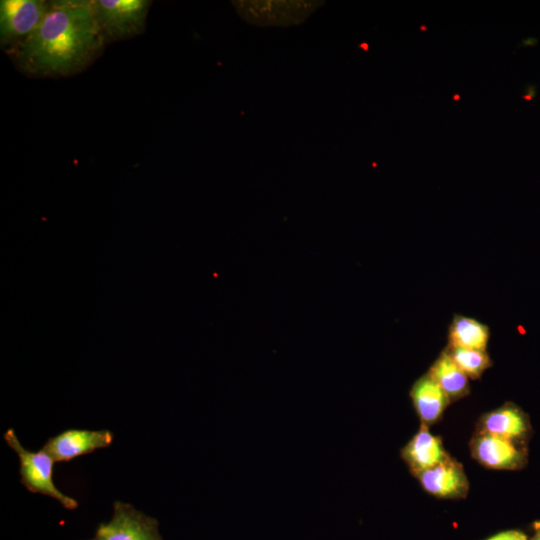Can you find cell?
I'll return each mask as SVG.
<instances>
[{
    "mask_svg": "<svg viewBox=\"0 0 540 540\" xmlns=\"http://www.w3.org/2000/svg\"><path fill=\"white\" fill-rule=\"evenodd\" d=\"M459 98H460V96H459L458 94L453 95V99H454L455 101L459 100Z\"/></svg>",
    "mask_w": 540,
    "mask_h": 540,
    "instance_id": "19",
    "label": "cell"
},
{
    "mask_svg": "<svg viewBox=\"0 0 540 540\" xmlns=\"http://www.w3.org/2000/svg\"><path fill=\"white\" fill-rule=\"evenodd\" d=\"M489 337L486 324L463 315H454L448 328L449 346L486 351Z\"/></svg>",
    "mask_w": 540,
    "mask_h": 540,
    "instance_id": "12",
    "label": "cell"
},
{
    "mask_svg": "<svg viewBox=\"0 0 540 540\" xmlns=\"http://www.w3.org/2000/svg\"><path fill=\"white\" fill-rule=\"evenodd\" d=\"M483 432L508 440L517 439L526 432V421L513 406H505L488 414L482 422Z\"/></svg>",
    "mask_w": 540,
    "mask_h": 540,
    "instance_id": "14",
    "label": "cell"
},
{
    "mask_svg": "<svg viewBox=\"0 0 540 540\" xmlns=\"http://www.w3.org/2000/svg\"><path fill=\"white\" fill-rule=\"evenodd\" d=\"M445 351L470 378L477 379L491 365L486 351L467 349L457 346H447Z\"/></svg>",
    "mask_w": 540,
    "mask_h": 540,
    "instance_id": "15",
    "label": "cell"
},
{
    "mask_svg": "<svg viewBox=\"0 0 540 540\" xmlns=\"http://www.w3.org/2000/svg\"><path fill=\"white\" fill-rule=\"evenodd\" d=\"M449 396L459 398L468 392V376L444 350L427 373Z\"/></svg>",
    "mask_w": 540,
    "mask_h": 540,
    "instance_id": "13",
    "label": "cell"
},
{
    "mask_svg": "<svg viewBox=\"0 0 540 540\" xmlns=\"http://www.w3.org/2000/svg\"><path fill=\"white\" fill-rule=\"evenodd\" d=\"M415 409L424 423H434L449 403V396L428 375L418 379L410 392Z\"/></svg>",
    "mask_w": 540,
    "mask_h": 540,
    "instance_id": "11",
    "label": "cell"
},
{
    "mask_svg": "<svg viewBox=\"0 0 540 540\" xmlns=\"http://www.w3.org/2000/svg\"><path fill=\"white\" fill-rule=\"evenodd\" d=\"M402 456L416 474L449 460L440 439L432 435L425 425L403 449Z\"/></svg>",
    "mask_w": 540,
    "mask_h": 540,
    "instance_id": "8",
    "label": "cell"
},
{
    "mask_svg": "<svg viewBox=\"0 0 540 540\" xmlns=\"http://www.w3.org/2000/svg\"><path fill=\"white\" fill-rule=\"evenodd\" d=\"M536 96V85L529 84L525 86V94L521 96L522 99L531 100Z\"/></svg>",
    "mask_w": 540,
    "mask_h": 540,
    "instance_id": "17",
    "label": "cell"
},
{
    "mask_svg": "<svg viewBox=\"0 0 540 540\" xmlns=\"http://www.w3.org/2000/svg\"><path fill=\"white\" fill-rule=\"evenodd\" d=\"M487 540H527V537L523 532L508 530L498 533Z\"/></svg>",
    "mask_w": 540,
    "mask_h": 540,
    "instance_id": "16",
    "label": "cell"
},
{
    "mask_svg": "<svg viewBox=\"0 0 540 540\" xmlns=\"http://www.w3.org/2000/svg\"><path fill=\"white\" fill-rule=\"evenodd\" d=\"M7 445L19 458L20 482L32 493H39L59 501L68 510L78 507V501L61 492L53 480L54 459L43 448L39 451L25 449L13 428L4 433Z\"/></svg>",
    "mask_w": 540,
    "mask_h": 540,
    "instance_id": "2",
    "label": "cell"
},
{
    "mask_svg": "<svg viewBox=\"0 0 540 540\" xmlns=\"http://www.w3.org/2000/svg\"><path fill=\"white\" fill-rule=\"evenodd\" d=\"M114 440L111 431L66 429L49 438L42 447L55 462H68L77 457L109 447Z\"/></svg>",
    "mask_w": 540,
    "mask_h": 540,
    "instance_id": "7",
    "label": "cell"
},
{
    "mask_svg": "<svg viewBox=\"0 0 540 540\" xmlns=\"http://www.w3.org/2000/svg\"><path fill=\"white\" fill-rule=\"evenodd\" d=\"M417 475L424 489L438 497L462 496L467 490L462 468L451 460Z\"/></svg>",
    "mask_w": 540,
    "mask_h": 540,
    "instance_id": "10",
    "label": "cell"
},
{
    "mask_svg": "<svg viewBox=\"0 0 540 540\" xmlns=\"http://www.w3.org/2000/svg\"><path fill=\"white\" fill-rule=\"evenodd\" d=\"M532 540H540V527H537L536 534Z\"/></svg>",
    "mask_w": 540,
    "mask_h": 540,
    "instance_id": "18",
    "label": "cell"
},
{
    "mask_svg": "<svg viewBox=\"0 0 540 540\" xmlns=\"http://www.w3.org/2000/svg\"><path fill=\"white\" fill-rule=\"evenodd\" d=\"M420 29L421 30H426V26H421Z\"/></svg>",
    "mask_w": 540,
    "mask_h": 540,
    "instance_id": "21",
    "label": "cell"
},
{
    "mask_svg": "<svg viewBox=\"0 0 540 540\" xmlns=\"http://www.w3.org/2000/svg\"><path fill=\"white\" fill-rule=\"evenodd\" d=\"M365 50L368 49V45H366V43H362L361 45Z\"/></svg>",
    "mask_w": 540,
    "mask_h": 540,
    "instance_id": "20",
    "label": "cell"
},
{
    "mask_svg": "<svg viewBox=\"0 0 540 540\" xmlns=\"http://www.w3.org/2000/svg\"><path fill=\"white\" fill-rule=\"evenodd\" d=\"M48 9L42 0H2L0 2V43L11 52L41 24Z\"/></svg>",
    "mask_w": 540,
    "mask_h": 540,
    "instance_id": "4",
    "label": "cell"
},
{
    "mask_svg": "<svg viewBox=\"0 0 540 540\" xmlns=\"http://www.w3.org/2000/svg\"><path fill=\"white\" fill-rule=\"evenodd\" d=\"M324 1H232L239 16L256 26L288 27L303 23Z\"/></svg>",
    "mask_w": 540,
    "mask_h": 540,
    "instance_id": "3",
    "label": "cell"
},
{
    "mask_svg": "<svg viewBox=\"0 0 540 540\" xmlns=\"http://www.w3.org/2000/svg\"><path fill=\"white\" fill-rule=\"evenodd\" d=\"M105 40L93 1L58 0L48 2L39 27L9 53L27 73L68 76L91 63Z\"/></svg>",
    "mask_w": 540,
    "mask_h": 540,
    "instance_id": "1",
    "label": "cell"
},
{
    "mask_svg": "<svg viewBox=\"0 0 540 540\" xmlns=\"http://www.w3.org/2000/svg\"><path fill=\"white\" fill-rule=\"evenodd\" d=\"M98 23L106 37L121 40L143 32L151 1L93 0Z\"/></svg>",
    "mask_w": 540,
    "mask_h": 540,
    "instance_id": "5",
    "label": "cell"
},
{
    "mask_svg": "<svg viewBox=\"0 0 540 540\" xmlns=\"http://www.w3.org/2000/svg\"><path fill=\"white\" fill-rule=\"evenodd\" d=\"M87 540H163L156 518L135 509L131 504L115 501L113 516L100 523L94 537Z\"/></svg>",
    "mask_w": 540,
    "mask_h": 540,
    "instance_id": "6",
    "label": "cell"
},
{
    "mask_svg": "<svg viewBox=\"0 0 540 540\" xmlns=\"http://www.w3.org/2000/svg\"><path fill=\"white\" fill-rule=\"evenodd\" d=\"M473 455L493 469L515 468L521 459L520 451L510 440L484 432L473 442Z\"/></svg>",
    "mask_w": 540,
    "mask_h": 540,
    "instance_id": "9",
    "label": "cell"
}]
</instances>
